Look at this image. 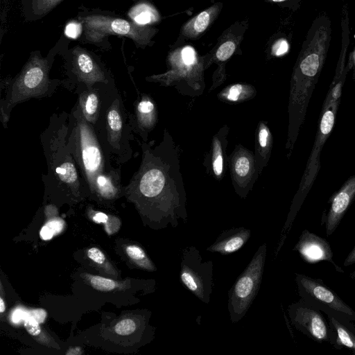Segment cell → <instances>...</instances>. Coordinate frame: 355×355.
<instances>
[{
	"label": "cell",
	"instance_id": "6da1fadb",
	"mask_svg": "<svg viewBox=\"0 0 355 355\" xmlns=\"http://www.w3.org/2000/svg\"><path fill=\"white\" fill-rule=\"evenodd\" d=\"M331 22L326 16L318 17L311 26L296 63L291 81L288 106L304 114L322 70L331 40Z\"/></svg>",
	"mask_w": 355,
	"mask_h": 355
},
{
	"label": "cell",
	"instance_id": "7a4b0ae2",
	"mask_svg": "<svg viewBox=\"0 0 355 355\" xmlns=\"http://www.w3.org/2000/svg\"><path fill=\"white\" fill-rule=\"evenodd\" d=\"M178 168L177 158L172 164L153 166L145 171L139 182L141 193L158 202L162 227H176L187 221L186 195Z\"/></svg>",
	"mask_w": 355,
	"mask_h": 355
},
{
	"label": "cell",
	"instance_id": "3957f363",
	"mask_svg": "<svg viewBox=\"0 0 355 355\" xmlns=\"http://www.w3.org/2000/svg\"><path fill=\"white\" fill-rule=\"evenodd\" d=\"M78 19L83 26L80 40L104 50L111 47L108 41L110 35L126 37L131 39L137 47L144 49L152 45V38L157 32L154 28L97 9L86 10L83 8V10L78 12Z\"/></svg>",
	"mask_w": 355,
	"mask_h": 355
},
{
	"label": "cell",
	"instance_id": "277c9868",
	"mask_svg": "<svg viewBox=\"0 0 355 355\" xmlns=\"http://www.w3.org/2000/svg\"><path fill=\"white\" fill-rule=\"evenodd\" d=\"M340 101L321 110L314 144L308 159L306 166L300 184L299 189L293 200L287 219L284 225L277 252L282 248L293 221L308 193L311 190L320 169V155L325 141L329 138L335 124L336 117Z\"/></svg>",
	"mask_w": 355,
	"mask_h": 355
},
{
	"label": "cell",
	"instance_id": "5b68a950",
	"mask_svg": "<svg viewBox=\"0 0 355 355\" xmlns=\"http://www.w3.org/2000/svg\"><path fill=\"white\" fill-rule=\"evenodd\" d=\"M67 46L68 42L61 37L45 58L40 51H32L12 85L10 102L16 103L44 93L50 83L49 73L54 58Z\"/></svg>",
	"mask_w": 355,
	"mask_h": 355
},
{
	"label": "cell",
	"instance_id": "8992f818",
	"mask_svg": "<svg viewBox=\"0 0 355 355\" xmlns=\"http://www.w3.org/2000/svg\"><path fill=\"white\" fill-rule=\"evenodd\" d=\"M266 257V244L261 245L228 293L227 309L232 323L248 312L259 291Z\"/></svg>",
	"mask_w": 355,
	"mask_h": 355
},
{
	"label": "cell",
	"instance_id": "52a82bcc",
	"mask_svg": "<svg viewBox=\"0 0 355 355\" xmlns=\"http://www.w3.org/2000/svg\"><path fill=\"white\" fill-rule=\"evenodd\" d=\"M180 280L198 300L209 303L214 285L213 263L204 261L195 246L182 250Z\"/></svg>",
	"mask_w": 355,
	"mask_h": 355
},
{
	"label": "cell",
	"instance_id": "ba28073f",
	"mask_svg": "<svg viewBox=\"0 0 355 355\" xmlns=\"http://www.w3.org/2000/svg\"><path fill=\"white\" fill-rule=\"evenodd\" d=\"M297 291L300 298L321 311L328 310L338 316L355 322V311L321 279L295 273Z\"/></svg>",
	"mask_w": 355,
	"mask_h": 355
},
{
	"label": "cell",
	"instance_id": "9c48e42d",
	"mask_svg": "<svg viewBox=\"0 0 355 355\" xmlns=\"http://www.w3.org/2000/svg\"><path fill=\"white\" fill-rule=\"evenodd\" d=\"M288 314L292 325L308 338L334 346V331L320 309L300 298L288 305Z\"/></svg>",
	"mask_w": 355,
	"mask_h": 355
},
{
	"label": "cell",
	"instance_id": "30bf717a",
	"mask_svg": "<svg viewBox=\"0 0 355 355\" xmlns=\"http://www.w3.org/2000/svg\"><path fill=\"white\" fill-rule=\"evenodd\" d=\"M73 141L78 162L92 182L103 168V157L97 141L87 123L79 120L74 128Z\"/></svg>",
	"mask_w": 355,
	"mask_h": 355
},
{
	"label": "cell",
	"instance_id": "8fae6325",
	"mask_svg": "<svg viewBox=\"0 0 355 355\" xmlns=\"http://www.w3.org/2000/svg\"><path fill=\"white\" fill-rule=\"evenodd\" d=\"M355 200V175L350 176L329 198V208L322 216L327 236L331 235L337 229L347 211Z\"/></svg>",
	"mask_w": 355,
	"mask_h": 355
},
{
	"label": "cell",
	"instance_id": "7c38bea8",
	"mask_svg": "<svg viewBox=\"0 0 355 355\" xmlns=\"http://www.w3.org/2000/svg\"><path fill=\"white\" fill-rule=\"evenodd\" d=\"M293 250L297 252L304 261L308 263L313 264L326 261L333 264L337 272H344L334 261L329 243L307 230L302 231Z\"/></svg>",
	"mask_w": 355,
	"mask_h": 355
},
{
	"label": "cell",
	"instance_id": "4fadbf2b",
	"mask_svg": "<svg viewBox=\"0 0 355 355\" xmlns=\"http://www.w3.org/2000/svg\"><path fill=\"white\" fill-rule=\"evenodd\" d=\"M73 73L78 79L86 84L92 85L97 82H105V73L94 55L86 49L79 45L69 50Z\"/></svg>",
	"mask_w": 355,
	"mask_h": 355
},
{
	"label": "cell",
	"instance_id": "5bb4252c",
	"mask_svg": "<svg viewBox=\"0 0 355 355\" xmlns=\"http://www.w3.org/2000/svg\"><path fill=\"white\" fill-rule=\"evenodd\" d=\"M250 236L249 229L244 227H232L223 231L207 250L223 255L229 254L240 250Z\"/></svg>",
	"mask_w": 355,
	"mask_h": 355
},
{
	"label": "cell",
	"instance_id": "9a60e30c",
	"mask_svg": "<svg viewBox=\"0 0 355 355\" xmlns=\"http://www.w3.org/2000/svg\"><path fill=\"white\" fill-rule=\"evenodd\" d=\"M322 312L327 315L334 334L333 347L337 349L346 347L355 353V325L352 322L328 310Z\"/></svg>",
	"mask_w": 355,
	"mask_h": 355
},
{
	"label": "cell",
	"instance_id": "2e32d148",
	"mask_svg": "<svg viewBox=\"0 0 355 355\" xmlns=\"http://www.w3.org/2000/svg\"><path fill=\"white\" fill-rule=\"evenodd\" d=\"M220 8L221 3H218L200 12L184 25L182 34L191 39L198 37L216 19Z\"/></svg>",
	"mask_w": 355,
	"mask_h": 355
},
{
	"label": "cell",
	"instance_id": "e0dca14e",
	"mask_svg": "<svg viewBox=\"0 0 355 355\" xmlns=\"http://www.w3.org/2000/svg\"><path fill=\"white\" fill-rule=\"evenodd\" d=\"M64 0H21L26 21H35L46 17Z\"/></svg>",
	"mask_w": 355,
	"mask_h": 355
},
{
	"label": "cell",
	"instance_id": "ac0fdd59",
	"mask_svg": "<svg viewBox=\"0 0 355 355\" xmlns=\"http://www.w3.org/2000/svg\"><path fill=\"white\" fill-rule=\"evenodd\" d=\"M342 26V46L339 59L336 69L335 76L332 83L337 81L342 76L345 70V56L348 45L349 44V17L347 9L343 6V15L341 19Z\"/></svg>",
	"mask_w": 355,
	"mask_h": 355
},
{
	"label": "cell",
	"instance_id": "d6986e66",
	"mask_svg": "<svg viewBox=\"0 0 355 355\" xmlns=\"http://www.w3.org/2000/svg\"><path fill=\"white\" fill-rule=\"evenodd\" d=\"M129 17L132 21L141 25L154 23L159 19V14L151 5L148 3H139L129 10Z\"/></svg>",
	"mask_w": 355,
	"mask_h": 355
},
{
	"label": "cell",
	"instance_id": "ffe728a7",
	"mask_svg": "<svg viewBox=\"0 0 355 355\" xmlns=\"http://www.w3.org/2000/svg\"><path fill=\"white\" fill-rule=\"evenodd\" d=\"M352 69V67L347 64L342 76L335 83H331L326 98L322 106V110L327 108L336 101H340L343 87L344 85L347 74Z\"/></svg>",
	"mask_w": 355,
	"mask_h": 355
},
{
	"label": "cell",
	"instance_id": "44dd1931",
	"mask_svg": "<svg viewBox=\"0 0 355 355\" xmlns=\"http://www.w3.org/2000/svg\"><path fill=\"white\" fill-rule=\"evenodd\" d=\"M80 107L85 118L94 123L99 107V100L97 94L94 92H89L80 97Z\"/></svg>",
	"mask_w": 355,
	"mask_h": 355
},
{
	"label": "cell",
	"instance_id": "7402d4cb",
	"mask_svg": "<svg viewBox=\"0 0 355 355\" xmlns=\"http://www.w3.org/2000/svg\"><path fill=\"white\" fill-rule=\"evenodd\" d=\"M107 119L111 141L116 142L122 129V119L115 103L109 110Z\"/></svg>",
	"mask_w": 355,
	"mask_h": 355
},
{
	"label": "cell",
	"instance_id": "603a6c76",
	"mask_svg": "<svg viewBox=\"0 0 355 355\" xmlns=\"http://www.w3.org/2000/svg\"><path fill=\"white\" fill-rule=\"evenodd\" d=\"M126 253L140 267L150 271L156 270L153 262L149 259L144 250L139 246L136 245L127 246Z\"/></svg>",
	"mask_w": 355,
	"mask_h": 355
},
{
	"label": "cell",
	"instance_id": "cb8c5ba5",
	"mask_svg": "<svg viewBox=\"0 0 355 355\" xmlns=\"http://www.w3.org/2000/svg\"><path fill=\"white\" fill-rule=\"evenodd\" d=\"M234 171L238 179H245L252 171V158L246 153L239 155L234 160Z\"/></svg>",
	"mask_w": 355,
	"mask_h": 355
},
{
	"label": "cell",
	"instance_id": "d4e9b609",
	"mask_svg": "<svg viewBox=\"0 0 355 355\" xmlns=\"http://www.w3.org/2000/svg\"><path fill=\"white\" fill-rule=\"evenodd\" d=\"M59 180L63 183L73 184L77 182L78 175L72 162L66 161L55 168Z\"/></svg>",
	"mask_w": 355,
	"mask_h": 355
},
{
	"label": "cell",
	"instance_id": "484cf974",
	"mask_svg": "<svg viewBox=\"0 0 355 355\" xmlns=\"http://www.w3.org/2000/svg\"><path fill=\"white\" fill-rule=\"evenodd\" d=\"M94 184L97 190L104 197L111 198L116 193L114 182L109 175H98L94 179Z\"/></svg>",
	"mask_w": 355,
	"mask_h": 355
},
{
	"label": "cell",
	"instance_id": "4316f807",
	"mask_svg": "<svg viewBox=\"0 0 355 355\" xmlns=\"http://www.w3.org/2000/svg\"><path fill=\"white\" fill-rule=\"evenodd\" d=\"M64 222L60 218H56L47 222L40 230L42 239L48 241L55 235L60 233L64 228Z\"/></svg>",
	"mask_w": 355,
	"mask_h": 355
},
{
	"label": "cell",
	"instance_id": "83f0119b",
	"mask_svg": "<svg viewBox=\"0 0 355 355\" xmlns=\"http://www.w3.org/2000/svg\"><path fill=\"white\" fill-rule=\"evenodd\" d=\"M212 168L214 174L219 177L223 171V150L218 138L214 139L213 144Z\"/></svg>",
	"mask_w": 355,
	"mask_h": 355
},
{
	"label": "cell",
	"instance_id": "f1b7e54d",
	"mask_svg": "<svg viewBox=\"0 0 355 355\" xmlns=\"http://www.w3.org/2000/svg\"><path fill=\"white\" fill-rule=\"evenodd\" d=\"M89 279L93 288L101 291H110L119 286L117 282L100 276L89 275Z\"/></svg>",
	"mask_w": 355,
	"mask_h": 355
},
{
	"label": "cell",
	"instance_id": "f546056e",
	"mask_svg": "<svg viewBox=\"0 0 355 355\" xmlns=\"http://www.w3.org/2000/svg\"><path fill=\"white\" fill-rule=\"evenodd\" d=\"M236 43L234 40L228 39L223 42L216 51V58L220 61H225L234 53Z\"/></svg>",
	"mask_w": 355,
	"mask_h": 355
},
{
	"label": "cell",
	"instance_id": "4dcf8cb0",
	"mask_svg": "<svg viewBox=\"0 0 355 355\" xmlns=\"http://www.w3.org/2000/svg\"><path fill=\"white\" fill-rule=\"evenodd\" d=\"M137 111L140 121L144 124H148L150 122V117L154 111L153 103L147 99H143L137 106Z\"/></svg>",
	"mask_w": 355,
	"mask_h": 355
},
{
	"label": "cell",
	"instance_id": "1f68e13d",
	"mask_svg": "<svg viewBox=\"0 0 355 355\" xmlns=\"http://www.w3.org/2000/svg\"><path fill=\"white\" fill-rule=\"evenodd\" d=\"M136 329V324L132 319H124L119 322L115 327V332L121 336H127L133 333Z\"/></svg>",
	"mask_w": 355,
	"mask_h": 355
},
{
	"label": "cell",
	"instance_id": "d6a6232c",
	"mask_svg": "<svg viewBox=\"0 0 355 355\" xmlns=\"http://www.w3.org/2000/svg\"><path fill=\"white\" fill-rule=\"evenodd\" d=\"M83 31V26L81 23L78 21H72L69 22L65 27L64 33L66 35L70 38L76 39L81 35Z\"/></svg>",
	"mask_w": 355,
	"mask_h": 355
},
{
	"label": "cell",
	"instance_id": "836d02e7",
	"mask_svg": "<svg viewBox=\"0 0 355 355\" xmlns=\"http://www.w3.org/2000/svg\"><path fill=\"white\" fill-rule=\"evenodd\" d=\"M289 49L288 41L284 38H281L275 41L271 49V53L275 56H282L286 54Z\"/></svg>",
	"mask_w": 355,
	"mask_h": 355
},
{
	"label": "cell",
	"instance_id": "e575fe53",
	"mask_svg": "<svg viewBox=\"0 0 355 355\" xmlns=\"http://www.w3.org/2000/svg\"><path fill=\"white\" fill-rule=\"evenodd\" d=\"M26 331L32 336H36L41 333L40 323L33 317L28 315L24 322Z\"/></svg>",
	"mask_w": 355,
	"mask_h": 355
},
{
	"label": "cell",
	"instance_id": "d590c367",
	"mask_svg": "<svg viewBox=\"0 0 355 355\" xmlns=\"http://www.w3.org/2000/svg\"><path fill=\"white\" fill-rule=\"evenodd\" d=\"M270 132L264 125H261L259 131V144L262 149H268L270 144Z\"/></svg>",
	"mask_w": 355,
	"mask_h": 355
},
{
	"label": "cell",
	"instance_id": "8d00e7d4",
	"mask_svg": "<svg viewBox=\"0 0 355 355\" xmlns=\"http://www.w3.org/2000/svg\"><path fill=\"white\" fill-rule=\"evenodd\" d=\"M29 315V311L24 308L19 307L15 309L11 314V320L15 324H20L24 322Z\"/></svg>",
	"mask_w": 355,
	"mask_h": 355
},
{
	"label": "cell",
	"instance_id": "74e56055",
	"mask_svg": "<svg viewBox=\"0 0 355 355\" xmlns=\"http://www.w3.org/2000/svg\"><path fill=\"white\" fill-rule=\"evenodd\" d=\"M87 256L94 262L98 264H102L105 261V254L102 252L101 250L96 248H92L89 249L87 251Z\"/></svg>",
	"mask_w": 355,
	"mask_h": 355
},
{
	"label": "cell",
	"instance_id": "f35d334b",
	"mask_svg": "<svg viewBox=\"0 0 355 355\" xmlns=\"http://www.w3.org/2000/svg\"><path fill=\"white\" fill-rule=\"evenodd\" d=\"M243 91V86L242 85L236 84L232 85L228 91L227 98L232 101H236L240 98Z\"/></svg>",
	"mask_w": 355,
	"mask_h": 355
},
{
	"label": "cell",
	"instance_id": "ab89813d",
	"mask_svg": "<svg viewBox=\"0 0 355 355\" xmlns=\"http://www.w3.org/2000/svg\"><path fill=\"white\" fill-rule=\"evenodd\" d=\"M29 315L33 317L39 323H42L46 318V312L42 309H35L29 311Z\"/></svg>",
	"mask_w": 355,
	"mask_h": 355
},
{
	"label": "cell",
	"instance_id": "60d3db41",
	"mask_svg": "<svg viewBox=\"0 0 355 355\" xmlns=\"http://www.w3.org/2000/svg\"><path fill=\"white\" fill-rule=\"evenodd\" d=\"M355 263V245L351 252L348 254L343 262L345 267L349 266Z\"/></svg>",
	"mask_w": 355,
	"mask_h": 355
},
{
	"label": "cell",
	"instance_id": "b9f144b4",
	"mask_svg": "<svg viewBox=\"0 0 355 355\" xmlns=\"http://www.w3.org/2000/svg\"><path fill=\"white\" fill-rule=\"evenodd\" d=\"M109 216L103 213L97 212L93 216V220L97 223H105L108 220Z\"/></svg>",
	"mask_w": 355,
	"mask_h": 355
},
{
	"label": "cell",
	"instance_id": "7bdbcfd3",
	"mask_svg": "<svg viewBox=\"0 0 355 355\" xmlns=\"http://www.w3.org/2000/svg\"><path fill=\"white\" fill-rule=\"evenodd\" d=\"M347 64L352 67V69L353 70L352 78L355 80V48L349 55Z\"/></svg>",
	"mask_w": 355,
	"mask_h": 355
},
{
	"label": "cell",
	"instance_id": "ee69618b",
	"mask_svg": "<svg viewBox=\"0 0 355 355\" xmlns=\"http://www.w3.org/2000/svg\"><path fill=\"white\" fill-rule=\"evenodd\" d=\"M82 354V351L80 347L71 348V349H69V350L67 352H66V354H67V355H69V354L76 355V354Z\"/></svg>",
	"mask_w": 355,
	"mask_h": 355
},
{
	"label": "cell",
	"instance_id": "f6af8a7d",
	"mask_svg": "<svg viewBox=\"0 0 355 355\" xmlns=\"http://www.w3.org/2000/svg\"><path fill=\"white\" fill-rule=\"evenodd\" d=\"M6 309L4 301L2 298H0V312L3 313Z\"/></svg>",
	"mask_w": 355,
	"mask_h": 355
},
{
	"label": "cell",
	"instance_id": "bcb514c9",
	"mask_svg": "<svg viewBox=\"0 0 355 355\" xmlns=\"http://www.w3.org/2000/svg\"><path fill=\"white\" fill-rule=\"evenodd\" d=\"M349 277L352 279H355V270L349 274Z\"/></svg>",
	"mask_w": 355,
	"mask_h": 355
},
{
	"label": "cell",
	"instance_id": "7dc6e473",
	"mask_svg": "<svg viewBox=\"0 0 355 355\" xmlns=\"http://www.w3.org/2000/svg\"><path fill=\"white\" fill-rule=\"evenodd\" d=\"M266 1H269V2H273V3H279V2L285 1L286 0H266Z\"/></svg>",
	"mask_w": 355,
	"mask_h": 355
},
{
	"label": "cell",
	"instance_id": "c3c4849f",
	"mask_svg": "<svg viewBox=\"0 0 355 355\" xmlns=\"http://www.w3.org/2000/svg\"><path fill=\"white\" fill-rule=\"evenodd\" d=\"M135 1H146V0H135Z\"/></svg>",
	"mask_w": 355,
	"mask_h": 355
}]
</instances>
